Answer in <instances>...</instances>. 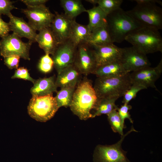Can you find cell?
<instances>
[{"label": "cell", "mask_w": 162, "mask_h": 162, "mask_svg": "<svg viewBox=\"0 0 162 162\" xmlns=\"http://www.w3.org/2000/svg\"><path fill=\"white\" fill-rule=\"evenodd\" d=\"M98 99L92 81L85 77L76 86L69 107L80 119L86 120L92 118L91 111Z\"/></svg>", "instance_id": "obj_1"}, {"label": "cell", "mask_w": 162, "mask_h": 162, "mask_svg": "<svg viewBox=\"0 0 162 162\" xmlns=\"http://www.w3.org/2000/svg\"><path fill=\"white\" fill-rule=\"evenodd\" d=\"M106 21L113 43H122L129 34L143 27L121 8L107 15Z\"/></svg>", "instance_id": "obj_2"}, {"label": "cell", "mask_w": 162, "mask_h": 162, "mask_svg": "<svg viewBox=\"0 0 162 162\" xmlns=\"http://www.w3.org/2000/svg\"><path fill=\"white\" fill-rule=\"evenodd\" d=\"M125 40L146 55L162 52V38L158 30L142 27L129 34Z\"/></svg>", "instance_id": "obj_3"}, {"label": "cell", "mask_w": 162, "mask_h": 162, "mask_svg": "<svg viewBox=\"0 0 162 162\" xmlns=\"http://www.w3.org/2000/svg\"><path fill=\"white\" fill-rule=\"evenodd\" d=\"M130 73L117 76L97 77L93 87L98 98L123 96L132 85Z\"/></svg>", "instance_id": "obj_4"}, {"label": "cell", "mask_w": 162, "mask_h": 162, "mask_svg": "<svg viewBox=\"0 0 162 162\" xmlns=\"http://www.w3.org/2000/svg\"><path fill=\"white\" fill-rule=\"evenodd\" d=\"M143 27L159 30L162 28V9L154 3H140L126 11Z\"/></svg>", "instance_id": "obj_5"}, {"label": "cell", "mask_w": 162, "mask_h": 162, "mask_svg": "<svg viewBox=\"0 0 162 162\" xmlns=\"http://www.w3.org/2000/svg\"><path fill=\"white\" fill-rule=\"evenodd\" d=\"M30 116L37 121L45 122L52 118L58 107L52 94L44 96L32 95L28 106Z\"/></svg>", "instance_id": "obj_6"}, {"label": "cell", "mask_w": 162, "mask_h": 162, "mask_svg": "<svg viewBox=\"0 0 162 162\" xmlns=\"http://www.w3.org/2000/svg\"><path fill=\"white\" fill-rule=\"evenodd\" d=\"M133 131H137L132 127L116 144L97 146L94 152V162H130L126 157L127 152L122 149L121 145L125 137Z\"/></svg>", "instance_id": "obj_7"}, {"label": "cell", "mask_w": 162, "mask_h": 162, "mask_svg": "<svg viewBox=\"0 0 162 162\" xmlns=\"http://www.w3.org/2000/svg\"><path fill=\"white\" fill-rule=\"evenodd\" d=\"M32 43L24 42L21 38L13 33L2 38L0 40V54L4 58L17 56L25 60H30L29 50Z\"/></svg>", "instance_id": "obj_8"}, {"label": "cell", "mask_w": 162, "mask_h": 162, "mask_svg": "<svg viewBox=\"0 0 162 162\" xmlns=\"http://www.w3.org/2000/svg\"><path fill=\"white\" fill-rule=\"evenodd\" d=\"M73 64L81 74H93L97 65L93 46L87 43L77 46Z\"/></svg>", "instance_id": "obj_9"}, {"label": "cell", "mask_w": 162, "mask_h": 162, "mask_svg": "<svg viewBox=\"0 0 162 162\" xmlns=\"http://www.w3.org/2000/svg\"><path fill=\"white\" fill-rule=\"evenodd\" d=\"M28 20V23L36 31L50 27L54 19L52 14L45 4L21 10Z\"/></svg>", "instance_id": "obj_10"}, {"label": "cell", "mask_w": 162, "mask_h": 162, "mask_svg": "<svg viewBox=\"0 0 162 162\" xmlns=\"http://www.w3.org/2000/svg\"><path fill=\"white\" fill-rule=\"evenodd\" d=\"M119 60L125 71L128 73L142 68L150 66L151 64L146 55L132 46L121 48Z\"/></svg>", "instance_id": "obj_11"}, {"label": "cell", "mask_w": 162, "mask_h": 162, "mask_svg": "<svg viewBox=\"0 0 162 162\" xmlns=\"http://www.w3.org/2000/svg\"><path fill=\"white\" fill-rule=\"evenodd\" d=\"M76 48L69 39L59 44L51 57L58 74L73 64Z\"/></svg>", "instance_id": "obj_12"}, {"label": "cell", "mask_w": 162, "mask_h": 162, "mask_svg": "<svg viewBox=\"0 0 162 162\" xmlns=\"http://www.w3.org/2000/svg\"><path fill=\"white\" fill-rule=\"evenodd\" d=\"M162 72V59L155 67L146 66L130 73L131 84L142 85L146 88L152 87L156 88L155 83L160 77Z\"/></svg>", "instance_id": "obj_13"}, {"label": "cell", "mask_w": 162, "mask_h": 162, "mask_svg": "<svg viewBox=\"0 0 162 162\" xmlns=\"http://www.w3.org/2000/svg\"><path fill=\"white\" fill-rule=\"evenodd\" d=\"M55 16L50 28L59 44L69 39L74 20L64 14L55 11Z\"/></svg>", "instance_id": "obj_14"}, {"label": "cell", "mask_w": 162, "mask_h": 162, "mask_svg": "<svg viewBox=\"0 0 162 162\" xmlns=\"http://www.w3.org/2000/svg\"><path fill=\"white\" fill-rule=\"evenodd\" d=\"M93 47L97 67L119 61L122 52L121 48L118 47L113 43L103 46Z\"/></svg>", "instance_id": "obj_15"}, {"label": "cell", "mask_w": 162, "mask_h": 162, "mask_svg": "<svg viewBox=\"0 0 162 162\" xmlns=\"http://www.w3.org/2000/svg\"><path fill=\"white\" fill-rule=\"evenodd\" d=\"M9 18L8 23L10 31L20 37L28 39L32 43L36 42L37 34L28 22L22 18L13 15L11 13L8 16Z\"/></svg>", "instance_id": "obj_16"}, {"label": "cell", "mask_w": 162, "mask_h": 162, "mask_svg": "<svg viewBox=\"0 0 162 162\" xmlns=\"http://www.w3.org/2000/svg\"><path fill=\"white\" fill-rule=\"evenodd\" d=\"M74 64L63 70L58 74L56 82L61 88L65 87H76L81 79V75Z\"/></svg>", "instance_id": "obj_17"}, {"label": "cell", "mask_w": 162, "mask_h": 162, "mask_svg": "<svg viewBox=\"0 0 162 162\" xmlns=\"http://www.w3.org/2000/svg\"><path fill=\"white\" fill-rule=\"evenodd\" d=\"M39 47L43 50L45 54L52 55L59 44L50 27L44 28L39 31L36 38Z\"/></svg>", "instance_id": "obj_18"}, {"label": "cell", "mask_w": 162, "mask_h": 162, "mask_svg": "<svg viewBox=\"0 0 162 162\" xmlns=\"http://www.w3.org/2000/svg\"><path fill=\"white\" fill-rule=\"evenodd\" d=\"M55 76L47 78H40L36 80L30 89L32 95L44 96L52 94L57 92Z\"/></svg>", "instance_id": "obj_19"}, {"label": "cell", "mask_w": 162, "mask_h": 162, "mask_svg": "<svg viewBox=\"0 0 162 162\" xmlns=\"http://www.w3.org/2000/svg\"><path fill=\"white\" fill-rule=\"evenodd\" d=\"M91 32L88 25L80 24L74 20L68 39L77 47L80 44L87 43Z\"/></svg>", "instance_id": "obj_20"}, {"label": "cell", "mask_w": 162, "mask_h": 162, "mask_svg": "<svg viewBox=\"0 0 162 162\" xmlns=\"http://www.w3.org/2000/svg\"><path fill=\"white\" fill-rule=\"evenodd\" d=\"M127 73L119 61L110 63L97 67L94 72L97 77L117 76Z\"/></svg>", "instance_id": "obj_21"}, {"label": "cell", "mask_w": 162, "mask_h": 162, "mask_svg": "<svg viewBox=\"0 0 162 162\" xmlns=\"http://www.w3.org/2000/svg\"><path fill=\"white\" fill-rule=\"evenodd\" d=\"M87 43L93 46H98L113 43L111 40L107 25L93 30Z\"/></svg>", "instance_id": "obj_22"}, {"label": "cell", "mask_w": 162, "mask_h": 162, "mask_svg": "<svg viewBox=\"0 0 162 162\" xmlns=\"http://www.w3.org/2000/svg\"><path fill=\"white\" fill-rule=\"evenodd\" d=\"M119 98L117 97L98 98L92 114V118L103 114L106 115L114 110H117L118 107L115 104Z\"/></svg>", "instance_id": "obj_23"}, {"label": "cell", "mask_w": 162, "mask_h": 162, "mask_svg": "<svg viewBox=\"0 0 162 162\" xmlns=\"http://www.w3.org/2000/svg\"><path fill=\"white\" fill-rule=\"evenodd\" d=\"M89 18L88 25L91 32L96 28L107 25V15L98 6L87 10Z\"/></svg>", "instance_id": "obj_24"}, {"label": "cell", "mask_w": 162, "mask_h": 162, "mask_svg": "<svg viewBox=\"0 0 162 162\" xmlns=\"http://www.w3.org/2000/svg\"><path fill=\"white\" fill-rule=\"evenodd\" d=\"M60 4L64 9V15L68 18L74 20L87 10L80 0H61Z\"/></svg>", "instance_id": "obj_25"}, {"label": "cell", "mask_w": 162, "mask_h": 162, "mask_svg": "<svg viewBox=\"0 0 162 162\" xmlns=\"http://www.w3.org/2000/svg\"><path fill=\"white\" fill-rule=\"evenodd\" d=\"M76 87L62 88L57 92L55 98L59 108L62 107H69Z\"/></svg>", "instance_id": "obj_26"}, {"label": "cell", "mask_w": 162, "mask_h": 162, "mask_svg": "<svg viewBox=\"0 0 162 162\" xmlns=\"http://www.w3.org/2000/svg\"><path fill=\"white\" fill-rule=\"evenodd\" d=\"M108 121L113 131L123 135V128L125 127L122 125L117 110H114L107 115Z\"/></svg>", "instance_id": "obj_27"}, {"label": "cell", "mask_w": 162, "mask_h": 162, "mask_svg": "<svg viewBox=\"0 0 162 162\" xmlns=\"http://www.w3.org/2000/svg\"><path fill=\"white\" fill-rule=\"evenodd\" d=\"M122 0H97V4L107 15L120 8Z\"/></svg>", "instance_id": "obj_28"}, {"label": "cell", "mask_w": 162, "mask_h": 162, "mask_svg": "<svg viewBox=\"0 0 162 162\" xmlns=\"http://www.w3.org/2000/svg\"><path fill=\"white\" fill-rule=\"evenodd\" d=\"M146 89L144 86L136 83L132 84L129 88L124 93L122 103L128 104V103L136 96L140 91Z\"/></svg>", "instance_id": "obj_29"}, {"label": "cell", "mask_w": 162, "mask_h": 162, "mask_svg": "<svg viewBox=\"0 0 162 162\" xmlns=\"http://www.w3.org/2000/svg\"><path fill=\"white\" fill-rule=\"evenodd\" d=\"M54 67V63L49 55L45 54L40 58L38 64V68L42 73L46 74L50 72Z\"/></svg>", "instance_id": "obj_30"}, {"label": "cell", "mask_w": 162, "mask_h": 162, "mask_svg": "<svg viewBox=\"0 0 162 162\" xmlns=\"http://www.w3.org/2000/svg\"><path fill=\"white\" fill-rule=\"evenodd\" d=\"M132 109V106L128 104H124L120 107L118 108L117 112L123 126L125 127L124 120L126 119L129 120L130 123H133V121L129 114V110Z\"/></svg>", "instance_id": "obj_31"}, {"label": "cell", "mask_w": 162, "mask_h": 162, "mask_svg": "<svg viewBox=\"0 0 162 162\" xmlns=\"http://www.w3.org/2000/svg\"><path fill=\"white\" fill-rule=\"evenodd\" d=\"M11 78H17L28 80L33 84L36 80L30 76L28 69L24 67H20L16 69Z\"/></svg>", "instance_id": "obj_32"}, {"label": "cell", "mask_w": 162, "mask_h": 162, "mask_svg": "<svg viewBox=\"0 0 162 162\" xmlns=\"http://www.w3.org/2000/svg\"><path fill=\"white\" fill-rule=\"evenodd\" d=\"M15 2L8 0H0V15L8 16L14 9H17L14 5Z\"/></svg>", "instance_id": "obj_33"}, {"label": "cell", "mask_w": 162, "mask_h": 162, "mask_svg": "<svg viewBox=\"0 0 162 162\" xmlns=\"http://www.w3.org/2000/svg\"><path fill=\"white\" fill-rule=\"evenodd\" d=\"M20 58L16 55H12L4 57V64L10 69L18 68Z\"/></svg>", "instance_id": "obj_34"}, {"label": "cell", "mask_w": 162, "mask_h": 162, "mask_svg": "<svg viewBox=\"0 0 162 162\" xmlns=\"http://www.w3.org/2000/svg\"><path fill=\"white\" fill-rule=\"evenodd\" d=\"M0 15V37L3 38L8 34L10 31L8 23L4 22Z\"/></svg>", "instance_id": "obj_35"}, {"label": "cell", "mask_w": 162, "mask_h": 162, "mask_svg": "<svg viewBox=\"0 0 162 162\" xmlns=\"http://www.w3.org/2000/svg\"><path fill=\"white\" fill-rule=\"evenodd\" d=\"M26 5L27 7H33L45 4L47 0H21L20 1Z\"/></svg>", "instance_id": "obj_36"}, {"label": "cell", "mask_w": 162, "mask_h": 162, "mask_svg": "<svg viewBox=\"0 0 162 162\" xmlns=\"http://www.w3.org/2000/svg\"><path fill=\"white\" fill-rule=\"evenodd\" d=\"M134 1L136 2L137 4L158 3L161 5H162V1L159 0H135Z\"/></svg>", "instance_id": "obj_37"}, {"label": "cell", "mask_w": 162, "mask_h": 162, "mask_svg": "<svg viewBox=\"0 0 162 162\" xmlns=\"http://www.w3.org/2000/svg\"><path fill=\"white\" fill-rule=\"evenodd\" d=\"M86 1L90 3L93 4H97V0H86Z\"/></svg>", "instance_id": "obj_38"}]
</instances>
